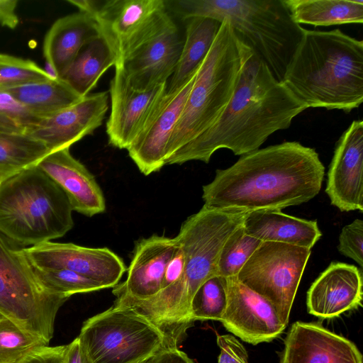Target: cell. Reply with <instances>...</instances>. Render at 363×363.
<instances>
[{"instance_id": "83f0119b", "label": "cell", "mask_w": 363, "mask_h": 363, "mask_svg": "<svg viewBox=\"0 0 363 363\" xmlns=\"http://www.w3.org/2000/svg\"><path fill=\"white\" fill-rule=\"evenodd\" d=\"M294 21L316 26L363 23V0H284Z\"/></svg>"}, {"instance_id": "d6a6232c", "label": "cell", "mask_w": 363, "mask_h": 363, "mask_svg": "<svg viewBox=\"0 0 363 363\" xmlns=\"http://www.w3.org/2000/svg\"><path fill=\"white\" fill-rule=\"evenodd\" d=\"M34 269L43 285L55 293L71 296L74 294L104 289L99 283L70 270H40L35 267Z\"/></svg>"}, {"instance_id": "44dd1931", "label": "cell", "mask_w": 363, "mask_h": 363, "mask_svg": "<svg viewBox=\"0 0 363 363\" xmlns=\"http://www.w3.org/2000/svg\"><path fill=\"white\" fill-rule=\"evenodd\" d=\"M177 245L175 238L157 235L138 240L126 279L113 287L115 296L145 300L156 295L161 290L165 268Z\"/></svg>"}, {"instance_id": "7c38bea8", "label": "cell", "mask_w": 363, "mask_h": 363, "mask_svg": "<svg viewBox=\"0 0 363 363\" xmlns=\"http://www.w3.org/2000/svg\"><path fill=\"white\" fill-rule=\"evenodd\" d=\"M183 43L177 24L167 12L155 29L115 67L122 70L133 88L148 90L168 82Z\"/></svg>"}, {"instance_id": "2e32d148", "label": "cell", "mask_w": 363, "mask_h": 363, "mask_svg": "<svg viewBox=\"0 0 363 363\" xmlns=\"http://www.w3.org/2000/svg\"><path fill=\"white\" fill-rule=\"evenodd\" d=\"M325 193L341 211H363V122L353 121L335 147Z\"/></svg>"}, {"instance_id": "8992f818", "label": "cell", "mask_w": 363, "mask_h": 363, "mask_svg": "<svg viewBox=\"0 0 363 363\" xmlns=\"http://www.w3.org/2000/svg\"><path fill=\"white\" fill-rule=\"evenodd\" d=\"M62 189L36 165L0 184V233L21 247L64 236L74 226Z\"/></svg>"}, {"instance_id": "6da1fadb", "label": "cell", "mask_w": 363, "mask_h": 363, "mask_svg": "<svg viewBox=\"0 0 363 363\" xmlns=\"http://www.w3.org/2000/svg\"><path fill=\"white\" fill-rule=\"evenodd\" d=\"M324 176L315 149L284 142L241 155L232 166L217 169L213 180L203 186V206L281 211L317 196Z\"/></svg>"}, {"instance_id": "9a60e30c", "label": "cell", "mask_w": 363, "mask_h": 363, "mask_svg": "<svg viewBox=\"0 0 363 363\" xmlns=\"http://www.w3.org/2000/svg\"><path fill=\"white\" fill-rule=\"evenodd\" d=\"M228 278V305L220 320L226 330L254 345L279 337L286 325L272 303L235 276Z\"/></svg>"}, {"instance_id": "ee69618b", "label": "cell", "mask_w": 363, "mask_h": 363, "mask_svg": "<svg viewBox=\"0 0 363 363\" xmlns=\"http://www.w3.org/2000/svg\"><path fill=\"white\" fill-rule=\"evenodd\" d=\"M146 359H145V360H143V361H141V362H137V363H145Z\"/></svg>"}, {"instance_id": "f546056e", "label": "cell", "mask_w": 363, "mask_h": 363, "mask_svg": "<svg viewBox=\"0 0 363 363\" xmlns=\"http://www.w3.org/2000/svg\"><path fill=\"white\" fill-rule=\"evenodd\" d=\"M228 300V278L215 274L205 281L195 292L191 303L194 320H220Z\"/></svg>"}, {"instance_id": "e575fe53", "label": "cell", "mask_w": 363, "mask_h": 363, "mask_svg": "<svg viewBox=\"0 0 363 363\" xmlns=\"http://www.w3.org/2000/svg\"><path fill=\"white\" fill-rule=\"evenodd\" d=\"M39 120L6 89L0 88V133L27 134Z\"/></svg>"}, {"instance_id": "484cf974", "label": "cell", "mask_w": 363, "mask_h": 363, "mask_svg": "<svg viewBox=\"0 0 363 363\" xmlns=\"http://www.w3.org/2000/svg\"><path fill=\"white\" fill-rule=\"evenodd\" d=\"M116 63L114 53L99 35L84 45L60 79L84 97L96 86L104 73Z\"/></svg>"}, {"instance_id": "5b68a950", "label": "cell", "mask_w": 363, "mask_h": 363, "mask_svg": "<svg viewBox=\"0 0 363 363\" xmlns=\"http://www.w3.org/2000/svg\"><path fill=\"white\" fill-rule=\"evenodd\" d=\"M167 11L183 20H228L237 39L281 82L305 30L284 0H164Z\"/></svg>"}, {"instance_id": "7bdbcfd3", "label": "cell", "mask_w": 363, "mask_h": 363, "mask_svg": "<svg viewBox=\"0 0 363 363\" xmlns=\"http://www.w3.org/2000/svg\"><path fill=\"white\" fill-rule=\"evenodd\" d=\"M10 175H6V174H0V184L2 182V181L6 178L7 177H9Z\"/></svg>"}, {"instance_id": "ac0fdd59", "label": "cell", "mask_w": 363, "mask_h": 363, "mask_svg": "<svg viewBox=\"0 0 363 363\" xmlns=\"http://www.w3.org/2000/svg\"><path fill=\"white\" fill-rule=\"evenodd\" d=\"M196 72L181 89L166 92L147 124L127 149L130 157L145 176L158 172L166 164L167 145Z\"/></svg>"}, {"instance_id": "52a82bcc", "label": "cell", "mask_w": 363, "mask_h": 363, "mask_svg": "<svg viewBox=\"0 0 363 363\" xmlns=\"http://www.w3.org/2000/svg\"><path fill=\"white\" fill-rule=\"evenodd\" d=\"M242 63V43L235 37L230 22L225 19L197 70L169 141L167 160L220 117L233 96Z\"/></svg>"}, {"instance_id": "4316f807", "label": "cell", "mask_w": 363, "mask_h": 363, "mask_svg": "<svg viewBox=\"0 0 363 363\" xmlns=\"http://www.w3.org/2000/svg\"><path fill=\"white\" fill-rule=\"evenodd\" d=\"M4 89L40 120L74 104L83 98L61 79Z\"/></svg>"}, {"instance_id": "8d00e7d4", "label": "cell", "mask_w": 363, "mask_h": 363, "mask_svg": "<svg viewBox=\"0 0 363 363\" xmlns=\"http://www.w3.org/2000/svg\"><path fill=\"white\" fill-rule=\"evenodd\" d=\"M216 342L220 348L218 363H249L245 347L233 335H218Z\"/></svg>"}, {"instance_id": "5bb4252c", "label": "cell", "mask_w": 363, "mask_h": 363, "mask_svg": "<svg viewBox=\"0 0 363 363\" xmlns=\"http://www.w3.org/2000/svg\"><path fill=\"white\" fill-rule=\"evenodd\" d=\"M167 82L145 91L133 88L115 67L110 83L111 113L106 122L110 145L128 149L147 124L166 94Z\"/></svg>"}, {"instance_id": "9c48e42d", "label": "cell", "mask_w": 363, "mask_h": 363, "mask_svg": "<svg viewBox=\"0 0 363 363\" xmlns=\"http://www.w3.org/2000/svg\"><path fill=\"white\" fill-rule=\"evenodd\" d=\"M77 337L91 363H137L165 347L163 334L146 317L116 305L84 321Z\"/></svg>"}, {"instance_id": "7402d4cb", "label": "cell", "mask_w": 363, "mask_h": 363, "mask_svg": "<svg viewBox=\"0 0 363 363\" xmlns=\"http://www.w3.org/2000/svg\"><path fill=\"white\" fill-rule=\"evenodd\" d=\"M36 166L62 189L73 211L91 217L106 210L95 177L71 155L69 147L50 152Z\"/></svg>"}, {"instance_id": "74e56055", "label": "cell", "mask_w": 363, "mask_h": 363, "mask_svg": "<svg viewBox=\"0 0 363 363\" xmlns=\"http://www.w3.org/2000/svg\"><path fill=\"white\" fill-rule=\"evenodd\" d=\"M185 261L184 252L178 243L173 256L165 268L161 290L172 285L182 278L184 272Z\"/></svg>"}, {"instance_id": "b9f144b4", "label": "cell", "mask_w": 363, "mask_h": 363, "mask_svg": "<svg viewBox=\"0 0 363 363\" xmlns=\"http://www.w3.org/2000/svg\"><path fill=\"white\" fill-rule=\"evenodd\" d=\"M64 363H91L78 337L66 345Z\"/></svg>"}, {"instance_id": "ffe728a7", "label": "cell", "mask_w": 363, "mask_h": 363, "mask_svg": "<svg viewBox=\"0 0 363 363\" xmlns=\"http://www.w3.org/2000/svg\"><path fill=\"white\" fill-rule=\"evenodd\" d=\"M362 273L352 264L331 262L307 292L308 313L330 319L362 306Z\"/></svg>"}, {"instance_id": "cb8c5ba5", "label": "cell", "mask_w": 363, "mask_h": 363, "mask_svg": "<svg viewBox=\"0 0 363 363\" xmlns=\"http://www.w3.org/2000/svg\"><path fill=\"white\" fill-rule=\"evenodd\" d=\"M242 227L247 235L262 242H282L311 250L322 235L317 220L294 217L281 211H249Z\"/></svg>"}, {"instance_id": "f1b7e54d", "label": "cell", "mask_w": 363, "mask_h": 363, "mask_svg": "<svg viewBox=\"0 0 363 363\" xmlns=\"http://www.w3.org/2000/svg\"><path fill=\"white\" fill-rule=\"evenodd\" d=\"M49 150L28 134L0 133V174L11 175L35 166Z\"/></svg>"}, {"instance_id": "4dcf8cb0", "label": "cell", "mask_w": 363, "mask_h": 363, "mask_svg": "<svg viewBox=\"0 0 363 363\" xmlns=\"http://www.w3.org/2000/svg\"><path fill=\"white\" fill-rule=\"evenodd\" d=\"M48 345L9 319H0V363H18L32 352Z\"/></svg>"}, {"instance_id": "30bf717a", "label": "cell", "mask_w": 363, "mask_h": 363, "mask_svg": "<svg viewBox=\"0 0 363 363\" xmlns=\"http://www.w3.org/2000/svg\"><path fill=\"white\" fill-rule=\"evenodd\" d=\"M311 250L262 242L235 277L275 308L287 325L293 303Z\"/></svg>"}, {"instance_id": "7a4b0ae2", "label": "cell", "mask_w": 363, "mask_h": 363, "mask_svg": "<svg viewBox=\"0 0 363 363\" xmlns=\"http://www.w3.org/2000/svg\"><path fill=\"white\" fill-rule=\"evenodd\" d=\"M242 48L238 80L225 110L208 129L172 154L166 164L208 163L222 148L235 155L251 152L276 131L287 129L307 109L249 48L242 43Z\"/></svg>"}, {"instance_id": "ba28073f", "label": "cell", "mask_w": 363, "mask_h": 363, "mask_svg": "<svg viewBox=\"0 0 363 363\" xmlns=\"http://www.w3.org/2000/svg\"><path fill=\"white\" fill-rule=\"evenodd\" d=\"M23 249L0 233V314L49 344L57 312L70 296L43 285Z\"/></svg>"}, {"instance_id": "4fadbf2b", "label": "cell", "mask_w": 363, "mask_h": 363, "mask_svg": "<svg viewBox=\"0 0 363 363\" xmlns=\"http://www.w3.org/2000/svg\"><path fill=\"white\" fill-rule=\"evenodd\" d=\"M23 250L30 263L38 269L70 270L104 289L117 285L127 269L123 259L107 247L48 241Z\"/></svg>"}, {"instance_id": "3957f363", "label": "cell", "mask_w": 363, "mask_h": 363, "mask_svg": "<svg viewBox=\"0 0 363 363\" xmlns=\"http://www.w3.org/2000/svg\"><path fill=\"white\" fill-rule=\"evenodd\" d=\"M247 212L203 206L182 223L175 237L186 258L182 278L150 298L123 300V306L135 309L160 330L167 346L177 347L194 325L192 298L203 281L216 274L220 250Z\"/></svg>"}, {"instance_id": "8fae6325", "label": "cell", "mask_w": 363, "mask_h": 363, "mask_svg": "<svg viewBox=\"0 0 363 363\" xmlns=\"http://www.w3.org/2000/svg\"><path fill=\"white\" fill-rule=\"evenodd\" d=\"M96 22L117 65L144 40L167 13L164 0H68Z\"/></svg>"}, {"instance_id": "277c9868", "label": "cell", "mask_w": 363, "mask_h": 363, "mask_svg": "<svg viewBox=\"0 0 363 363\" xmlns=\"http://www.w3.org/2000/svg\"><path fill=\"white\" fill-rule=\"evenodd\" d=\"M281 82L307 108L350 112L363 102L362 40L306 30Z\"/></svg>"}, {"instance_id": "603a6c76", "label": "cell", "mask_w": 363, "mask_h": 363, "mask_svg": "<svg viewBox=\"0 0 363 363\" xmlns=\"http://www.w3.org/2000/svg\"><path fill=\"white\" fill-rule=\"evenodd\" d=\"M99 35L96 21L86 13L79 11L60 18L45 37V60L54 65L60 79L84 45Z\"/></svg>"}, {"instance_id": "836d02e7", "label": "cell", "mask_w": 363, "mask_h": 363, "mask_svg": "<svg viewBox=\"0 0 363 363\" xmlns=\"http://www.w3.org/2000/svg\"><path fill=\"white\" fill-rule=\"evenodd\" d=\"M51 79L35 62L0 54V88Z\"/></svg>"}, {"instance_id": "1f68e13d", "label": "cell", "mask_w": 363, "mask_h": 363, "mask_svg": "<svg viewBox=\"0 0 363 363\" xmlns=\"http://www.w3.org/2000/svg\"><path fill=\"white\" fill-rule=\"evenodd\" d=\"M262 241L247 235L242 225L237 228L225 242L217 263L216 274L235 277Z\"/></svg>"}, {"instance_id": "d590c367", "label": "cell", "mask_w": 363, "mask_h": 363, "mask_svg": "<svg viewBox=\"0 0 363 363\" xmlns=\"http://www.w3.org/2000/svg\"><path fill=\"white\" fill-rule=\"evenodd\" d=\"M337 250L344 256L363 267V220L355 219L342 228L339 236Z\"/></svg>"}, {"instance_id": "f35d334b", "label": "cell", "mask_w": 363, "mask_h": 363, "mask_svg": "<svg viewBox=\"0 0 363 363\" xmlns=\"http://www.w3.org/2000/svg\"><path fill=\"white\" fill-rule=\"evenodd\" d=\"M66 345L40 347L18 363H64Z\"/></svg>"}, {"instance_id": "ab89813d", "label": "cell", "mask_w": 363, "mask_h": 363, "mask_svg": "<svg viewBox=\"0 0 363 363\" xmlns=\"http://www.w3.org/2000/svg\"><path fill=\"white\" fill-rule=\"evenodd\" d=\"M145 363H194L178 347H164L145 360Z\"/></svg>"}, {"instance_id": "60d3db41", "label": "cell", "mask_w": 363, "mask_h": 363, "mask_svg": "<svg viewBox=\"0 0 363 363\" xmlns=\"http://www.w3.org/2000/svg\"><path fill=\"white\" fill-rule=\"evenodd\" d=\"M18 1L0 0V25L14 29L19 23L16 12Z\"/></svg>"}, {"instance_id": "d4e9b609", "label": "cell", "mask_w": 363, "mask_h": 363, "mask_svg": "<svg viewBox=\"0 0 363 363\" xmlns=\"http://www.w3.org/2000/svg\"><path fill=\"white\" fill-rule=\"evenodd\" d=\"M186 21L185 39L175 70L167 82V93L181 89L198 70L222 23L206 17H194Z\"/></svg>"}, {"instance_id": "d6986e66", "label": "cell", "mask_w": 363, "mask_h": 363, "mask_svg": "<svg viewBox=\"0 0 363 363\" xmlns=\"http://www.w3.org/2000/svg\"><path fill=\"white\" fill-rule=\"evenodd\" d=\"M279 363H363L355 344L316 323L296 321L284 340Z\"/></svg>"}, {"instance_id": "f6af8a7d", "label": "cell", "mask_w": 363, "mask_h": 363, "mask_svg": "<svg viewBox=\"0 0 363 363\" xmlns=\"http://www.w3.org/2000/svg\"><path fill=\"white\" fill-rule=\"evenodd\" d=\"M2 318H3V316L0 314V319Z\"/></svg>"}, {"instance_id": "e0dca14e", "label": "cell", "mask_w": 363, "mask_h": 363, "mask_svg": "<svg viewBox=\"0 0 363 363\" xmlns=\"http://www.w3.org/2000/svg\"><path fill=\"white\" fill-rule=\"evenodd\" d=\"M108 108L107 91L89 94L74 104L39 120L27 134L45 145L50 152L70 147L102 124Z\"/></svg>"}]
</instances>
